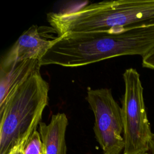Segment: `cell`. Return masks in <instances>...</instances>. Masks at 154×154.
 <instances>
[{"instance_id": "cell-1", "label": "cell", "mask_w": 154, "mask_h": 154, "mask_svg": "<svg viewBox=\"0 0 154 154\" xmlns=\"http://www.w3.org/2000/svg\"><path fill=\"white\" fill-rule=\"evenodd\" d=\"M154 48V26L87 33H66L40 60V65L77 67L123 55L143 57Z\"/></svg>"}, {"instance_id": "cell-12", "label": "cell", "mask_w": 154, "mask_h": 154, "mask_svg": "<svg viewBox=\"0 0 154 154\" xmlns=\"http://www.w3.org/2000/svg\"><path fill=\"white\" fill-rule=\"evenodd\" d=\"M143 154H154V134L153 133L152 138L149 144V152H146Z\"/></svg>"}, {"instance_id": "cell-9", "label": "cell", "mask_w": 154, "mask_h": 154, "mask_svg": "<svg viewBox=\"0 0 154 154\" xmlns=\"http://www.w3.org/2000/svg\"><path fill=\"white\" fill-rule=\"evenodd\" d=\"M25 154H45L40 133L35 130L31 135L25 150Z\"/></svg>"}, {"instance_id": "cell-3", "label": "cell", "mask_w": 154, "mask_h": 154, "mask_svg": "<svg viewBox=\"0 0 154 154\" xmlns=\"http://www.w3.org/2000/svg\"><path fill=\"white\" fill-rule=\"evenodd\" d=\"M49 90L48 82L37 72L0 106V154H7L19 140L37 130L48 105Z\"/></svg>"}, {"instance_id": "cell-6", "label": "cell", "mask_w": 154, "mask_h": 154, "mask_svg": "<svg viewBox=\"0 0 154 154\" xmlns=\"http://www.w3.org/2000/svg\"><path fill=\"white\" fill-rule=\"evenodd\" d=\"M51 27L32 25L24 31L2 57L0 66L27 59L40 60L58 40Z\"/></svg>"}, {"instance_id": "cell-2", "label": "cell", "mask_w": 154, "mask_h": 154, "mask_svg": "<svg viewBox=\"0 0 154 154\" xmlns=\"http://www.w3.org/2000/svg\"><path fill=\"white\" fill-rule=\"evenodd\" d=\"M47 21L58 36L152 26H154V0L91 3L72 10L49 13Z\"/></svg>"}, {"instance_id": "cell-7", "label": "cell", "mask_w": 154, "mask_h": 154, "mask_svg": "<svg viewBox=\"0 0 154 154\" xmlns=\"http://www.w3.org/2000/svg\"><path fill=\"white\" fill-rule=\"evenodd\" d=\"M40 61L27 59L0 66V106L33 73L39 72Z\"/></svg>"}, {"instance_id": "cell-10", "label": "cell", "mask_w": 154, "mask_h": 154, "mask_svg": "<svg viewBox=\"0 0 154 154\" xmlns=\"http://www.w3.org/2000/svg\"><path fill=\"white\" fill-rule=\"evenodd\" d=\"M31 136H25L22 138L11 148L7 154H25V147Z\"/></svg>"}, {"instance_id": "cell-11", "label": "cell", "mask_w": 154, "mask_h": 154, "mask_svg": "<svg viewBox=\"0 0 154 154\" xmlns=\"http://www.w3.org/2000/svg\"><path fill=\"white\" fill-rule=\"evenodd\" d=\"M143 67L154 70V48L142 57Z\"/></svg>"}, {"instance_id": "cell-8", "label": "cell", "mask_w": 154, "mask_h": 154, "mask_svg": "<svg viewBox=\"0 0 154 154\" xmlns=\"http://www.w3.org/2000/svg\"><path fill=\"white\" fill-rule=\"evenodd\" d=\"M67 126L68 119L63 112L52 115L48 124L39 123L38 132L45 154H67L65 136Z\"/></svg>"}, {"instance_id": "cell-4", "label": "cell", "mask_w": 154, "mask_h": 154, "mask_svg": "<svg viewBox=\"0 0 154 154\" xmlns=\"http://www.w3.org/2000/svg\"><path fill=\"white\" fill-rule=\"evenodd\" d=\"M125 92L122 99L123 154H143L149 152L153 133L144 103L143 87L138 71L127 69L123 74Z\"/></svg>"}, {"instance_id": "cell-5", "label": "cell", "mask_w": 154, "mask_h": 154, "mask_svg": "<svg viewBox=\"0 0 154 154\" xmlns=\"http://www.w3.org/2000/svg\"><path fill=\"white\" fill-rule=\"evenodd\" d=\"M85 99L94 114L93 130L103 154H120L125 146L122 108L111 90L88 89Z\"/></svg>"}]
</instances>
